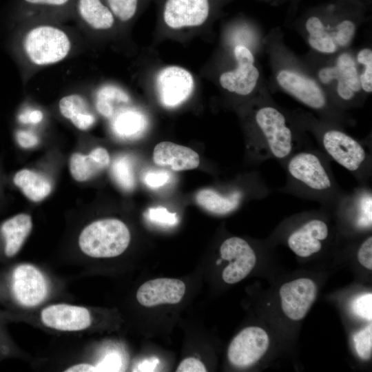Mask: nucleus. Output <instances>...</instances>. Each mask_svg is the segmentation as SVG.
<instances>
[{"instance_id":"f257e3e1","label":"nucleus","mask_w":372,"mask_h":372,"mask_svg":"<svg viewBox=\"0 0 372 372\" xmlns=\"http://www.w3.org/2000/svg\"><path fill=\"white\" fill-rule=\"evenodd\" d=\"M331 161L325 154L312 146L296 152L281 165L287 180L279 191L316 201L333 210L345 191L333 176Z\"/></svg>"},{"instance_id":"f03ea898","label":"nucleus","mask_w":372,"mask_h":372,"mask_svg":"<svg viewBox=\"0 0 372 372\" xmlns=\"http://www.w3.org/2000/svg\"><path fill=\"white\" fill-rule=\"evenodd\" d=\"M256 133L247 149L256 163L277 161L280 165L296 152L308 147L288 125L285 114L271 105L258 108L254 114Z\"/></svg>"},{"instance_id":"7ed1b4c3","label":"nucleus","mask_w":372,"mask_h":372,"mask_svg":"<svg viewBox=\"0 0 372 372\" xmlns=\"http://www.w3.org/2000/svg\"><path fill=\"white\" fill-rule=\"evenodd\" d=\"M54 19H32L22 38V49L30 65L43 68L64 60L73 43L69 33Z\"/></svg>"},{"instance_id":"20e7f679","label":"nucleus","mask_w":372,"mask_h":372,"mask_svg":"<svg viewBox=\"0 0 372 372\" xmlns=\"http://www.w3.org/2000/svg\"><path fill=\"white\" fill-rule=\"evenodd\" d=\"M315 135L321 152L348 170L358 185H371V146L338 129H318Z\"/></svg>"},{"instance_id":"39448f33","label":"nucleus","mask_w":372,"mask_h":372,"mask_svg":"<svg viewBox=\"0 0 372 372\" xmlns=\"http://www.w3.org/2000/svg\"><path fill=\"white\" fill-rule=\"evenodd\" d=\"M130 233L126 225L115 218L98 220L87 225L79 237L83 254L95 258L118 256L127 248Z\"/></svg>"},{"instance_id":"423d86ee","label":"nucleus","mask_w":372,"mask_h":372,"mask_svg":"<svg viewBox=\"0 0 372 372\" xmlns=\"http://www.w3.org/2000/svg\"><path fill=\"white\" fill-rule=\"evenodd\" d=\"M220 254L221 259L229 261L222 273L223 280L228 284H234L245 278L256 262L253 248L240 237L233 236L224 240Z\"/></svg>"},{"instance_id":"0eeeda50","label":"nucleus","mask_w":372,"mask_h":372,"mask_svg":"<svg viewBox=\"0 0 372 372\" xmlns=\"http://www.w3.org/2000/svg\"><path fill=\"white\" fill-rule=\"evenodd\" d=\"M156 87L161 103L166 107H175L185 102L192 93L194 79L187 70L169 66L158 74Z\"/></svg>"},{"instance_id":"6e6552de","label":"nucleus","mask_w":372,"mask_h":372,"mask_svg":"<svg viewBox=\"0 0 372 372\" xmlns=\"http://www.w3.org/2000/svg\"><path fill=\"white\" fill-rule=\"evenodd\" d=\"M269 345V336L264 329L249 327L242 330L231 342L228 358L236 366H248L265 354Z\"/></svg>"},{"instance_id":"1a4fd4ad","label":"nucleus","mask_w":372,"mask_h":372,"mask_svg":"<svg viewBox=\"0 0 372 372\" xmlns=\"http://www.w3.org/2000/svg\"><path fill=\"white\" fill-rule=\"evenodd\" d=\"M234 53L237 68L233 71L223 73L220 76V83L231 92L248 95L255 88L259 72L254 65V56L247 47L238 45L234 48Z\"/></svg>"},{"instance_id":"9d476101","label":"nucleus","mask_w":372,"mask_h":372,"mask_svg":"<svg viewBox=\"0 0 372 372\" xmlns=\"http://www.w3.org/2000/svg\"><path fill=\"white\" fill-rule=\"evenodd\" d=\"M329 234V228L324 219L314 216L304 220L287 237L289 247L297 256L309 257L319 252Z\"/></svg>"},{"instance_id":"9b49d317","label":"nucleus","mask_w":372,"mask_h":372,"mask_svg":"<svg viewBox=\"0 0 372 372\" xmlns=\"http://www.w3.org/2000/svg\"><path fill=\"white\" fill-rule=\"evenodd\" d=\"M279 293L285 314L293 320H300L313 303L317 289L311 279L299 278L283 284Z\"/></svg>"},{"instance_id":"f8f14e48","label":"nucleus","mask_w":372,"mask_h":372,"mask_svg":"<svg viewBox=\"0 0 372 372\" xmlns=\"http://www.w3.org/2000/svg\"><path fill=\"white\" fill-rule=\"evenodd\" d=\"M349 217L355 228L371 229L372 223V190L371 185H358L344 192L333 210Z\"/></svg>"},{"instance_id":"ddd939ff","label":"nucleus","mask_w":372,"mask_h":372,"mask_svg":"<svg viewBox=\"0 0 372 372\" xmlns=\"http://www.w3.org/2000/svg\"><path fill=\"white\" fill-rule=\"evenodd\" d=\"M40 318L45 327L62 331L87 329L92 321L90 312L87 308L64 303L45 307L41 311Z\"/></svg>"},{"instance_id":"4468645a","label":"nucleus","mask_w":372,"mask_h":372,"mask_svg":"<svg viewBox=\"0 0 372 372\" xmlns=\"http://www.w3.org/2000/svg\"><path fill=\"white\" fill-rule=\"evenodd\" d=\"M318 76L323 83L336 79L338 94L344 101H351L355 93L361 90L355 63L351 56L347 53L338 56L336 66L322 68Z\"/></svg>"},{"instance_id":"2eb2a0df","label":"nucleus","mask_w":372,"mask_h":372,"mask_svg":"<svg viewBox=\"0 0 372 372\" xmlns=\"http://www.w3.org/2000/svg\"><path fill=\"white\" fill-rule=\"evenodd\" d=\"M276 79L285 91L307 106L316 110L326 108V96L313 80L286 70L280 71Z\"/></svg>"},{"instance_id":"dca6fc26","label":"nucleus","mask_w":372,"mask_h":372,"mask_svg":"<svg viewBox=\"0 0 372 372\" xmlns=\"http://www.w3.org/2000/svg\"><path fill=\"white\" fill-rule=\"evenodd\" d=\"M209 14L208 0H167L163 17L172 28L198 26Z\"/></svg>"},{"instance_id":"f3484780","label":"nucleus","mask_w":372,"mask_h":372,"mask_svg":"<svg viewBox=\"0 0 372 372\" xmlns=\"http://www.w3.org/2000/svg\"><path fill=\"white\" fill-rule=\"evenodd\" d=\"M185 292V283L178 279L157 278L143 283L137 290L136 299L143 306L177 304Z\"/></svg>"},{"instance_id":"a211bd4d","label":"nucleus","mask_w":372,"mask_h":372,"mask_svg":"<svg viewBox=\"0 0 372 372\" xmlns=\"http://www.w3.org/2000/svg\"><path fill=\"white\" fill-rule=\"evenodd\" d=\"M154 162L174 171H183L196 168L200 163L198 153L189 147L163 141L158 143L153 152Z\"/></svg>"},{"instance_id":"6ab92c4d","label":"nucleus","mask_w":372,"mask_h":372,"mask_svg":"<svg viewBox=\"0 0 372 372\" xmlns=\"http://www.w3.org/2000/svg\"><path fill=\"white\" fill-rule=\"evenodd\" d=\"M32 227L31 216L27 214H17L1 223L0 236L3 241L2 256L4 258H12L19 253Z\"/></svg>"},{"instance_id":"aec40b11","label":"nucleus","mask_w":372,"mask_h":372,"mask_svg":"<svg viewBox=\"0 0 372 372\" xmlns=\"http://www.w3.org/2000/svg\"><path fill=\"white\" fill-rule=\"evenodd\" d=\"M72 15L92 30H108L114 24L115 17L102 0H75Z\"/></svg>"},{"instance_id":"412c9836","label":"nucleus","mask_w":372,"mask_h":372,"mask_svg":"<svg viewBox=\"0 0 372 372\" xmlns=\"http://www.w3.org/2000/svg\"><path fill=\"white\" fill-rule=\"evenodd\" d=\"M110 162L108 152L103 147H96L87 155L73 154L70 158V171L74 179L83 182L102 172Z\"/></svg>"},{"instance_id":"4be33fe9","label":"nucleus","mask_w":372,"mask_h":372,"mask_svg":"<svg viewBox=\"0 0 372 372\" xmlns=\"http://www.w3.org/2000/svg\"><path fill=\"white\" fill-rule=\"evenodd\" d=\"M245 198L244 191L226 196L215 189L206 188L200 190L196 196L198 205L206 211L216 215H227L236 211Z\"/></svg>"},{"instance_id":"5701e85b","label":"nucleus","mask_w":372,"mask_h":372,"mask_svg":"<svg viewBox=\"0 0 372 372\" xmlns=\"http://www.w3.org/2000/svg\"><path fill=\"white\" fill-rule=\"evenodd\" d=\"M75 0H19L21 10L32 19H55L72 15Z\"/></svg>"},{"instance_id":"b1692460","label":"nucleus","mask_w":372,"mask_h":372,"mask_svg":"<svg viewBox=\"0 0 372 372\" xmlns=\"http://www.w3.org/2000/svg\"><path fill=\"white\" fill-rule=\"evenodd\" d=\"M147 120L144 114L129 107L116 113L112 118L111 127L114 134L123 139H134L145 132Z\"/></svg>"},{"instance_id":"393cba45","label":"nucleus","mask_w":372,"mask_h":372,"mask_svg":"<svg viewBox=\"0 0 372 372\" xmlns=\"http://www.w3.org/2000/svg\"><path fill=\"white\" fill-rule=\"evenodd\" d=\"M59 108L62 116L79 130H87L96 121L95 116L89 110L86 100L80 94H71L63 96L59 101Z\"/></svg>"},{"instance_id":"a878e982","label":"nucleus","mask_w":372,"mask_h":372,"mask_svg":"<svg viewBox=\"0 0 372 372\" xmlns=\"http://www.w3.org/2000/svg\"><path fill=\"white\" fill-rule=\"evenodd\" d=\"M130 103L128 94L116 85H103L95 96L96 110L107 118H112L119 111L127 107Z\"/></svg>"},{"instance_id":"bb28decb","label":"nucleus","mask_w":372,"mask_h":372,"mask_svg":"<svg viewBox=\"0 0 372 372\" xmlns=\"http://www.w3.org/2000/svg\"><path fill=\"white\" fill-rule=\"evenodd\" d=\"M14 183L23 194L33 202L45 198L52 191V184L44 176L32 170L23 169L17 172Z\"/></svg>"},{"instance_id":"cd10ccee","label":"nucleus","mask_w":372,"mask_h":372,"mask_svg":"<svg viewBox=\"0 0 372 372\" xmlns=\"http://www.w3.org/2000/svg\"><path fill=\"white\" fill-rule=\"evenodd\" d=\"M111 173L114 181L125 191L135 187V176L132 160L123 155L116 158L112 165Z\"/></svg>"},{"instance_id":"c85d7f7f","label":"nucleus","mask_w":372,"mask_h":372,"mask_svg":"<svg viewBox=\"0 0 372 372\" xmlns=\"http://www.w3.org/2000/svg\"><path fill=\"white\" fill-rule=\"evenodd\" d=\"M115 18L126 22L134 16L138 0H105Z\"/></svg>"},{"instance_id":"c756f323","label":"nucleus","mask_w":372,"mask_h":372,"mask_svg":"<svg viewBox=\"0 0 372 372\" xmlns=\"http://www.w3.org/2000/svg\"><path fill=\"white\" fill-rule=\"evenodd\" d=\"M355 350L363 360L369 359L372 354V325L370 324L355 333L353 336Z\"/></svg>"},{"instance_id":"7c9ffc66","label":"nucleus","mask_w":372,"mask_h":372,"mask_svg":"<svg viewBox=\"0 0 372 372\" xmlns=\"http://www.w3.org/2000/svg\"><path fill=\"white\" fill-rule=\"evenodd\" d=\"M359 63L365 66L364 72L359 76L361 88L366 92L372 91V51L364 48L357 56Z\"/></svg>"},{"instance_id":"2f4dec72","label":"nucleus","mask_w":372,"mask_h":372,"mask_svg":"<svg viewBox=\"0 0 372 372\" xmlns=\"http://www.w3.org/2000/svg\"><path fill=\"white\" fill-rule=\"evenodd\" d=\"M309 43L313 48L323 53H333L337 50L332 33H328L325 29L309 34Z\"/></svg>"},{"instance_id":"473e14b6","label":"nucleus","mask_w":372,"mask_h":372,"mask_svg":"<svg viewBox=\"0 0 372 372\" xmlns=\"http://www.w3.org/2000/svg\"><path fill=\"white\" fill-rule=\"evenodd\" d=\"M147 217L152 223L164 226H174L178 223L176 214L161 206L149 208Z\"/></svg>"},{"instance_id":"72a5a7b5","label":"nucleus","mask_w":372,"mask_h":372,"mask_svg":"<svg viewBox=\"0 0 372 372\" xmlns=\"http://www.w3.org/2000/svg\"><path fill=\"white\" fill-rule=\"evenodd\" d=\"M171 174L166 170H149L143 176V183L149 188L158 189L169 182Z\"/></svg>"},{"instance_id":"f704fd0d","label":"nucleus","mask_w":372,"mask_h":372,"mask_svg":"<svg viewBox=\"0 0 372 372\" xmlns=\"http://www.w3.org/2000/svg\"><path fill=\"white\" fill-rule=\"evenodd\" d=\"M336 29L335 32H332L335 43L342 47L347 45L353 37L355 25L351 21L344 20L337 25Z\"/></svg>"},{"instance_id":"c9c22d12","label":"nucleus","mask_w":372,"mask_h":372,"mask_svg":"<svg viewBox=\"0 0 372 372\" xmlns=\"http://www.w3.org/2000/svg\"><path fill=\"white\" fill-rule=\"evenodd\" d=\"M355 313L367 320L372 319V294L366 293L356 298L352 304Z\"/></svg>"},{"instance_id":"e433bc0d","label":"nucleus","mask_w":372,"mask_h":372,"mask_svg":"<svg viewBox=\"0 0 372 372\" xmlns=\"http://www.w3.org/2000/svg\"><path fill=\"white\" fill-rule=\"evenodd\" d=\"M122 366L121 356L116 351L107 353L95 365L96 371H119Z\"/></svg>"},{"instance_id":"4c0bfd02","label":"nucleus","mask_w":372,"mask_h":372,"mask_svg":"<svg viewBox=\"0 0 372 372\" xmlns=\"http://www.w3.org/2000/svg\"><path fill=\"white\" fill-rule=\"evenodd\" d=\"M359 262L368 269H372V237L368 236L361 244L358 251Z\"/></svg>"},{"instance_id":"58836bf2","label":"nucleus","mask_w":372,"mask_h":372,"mask_svg":"<svg viewBox=\"0 0 372 372\" xmlns=\"http://www.w3.org/2000/svg\"><path fill=\"white\" fill-rule=\"evenodd\" d=\"M206 371L203 363L194 358H185L176 369L177 372H205Z\"/></svg>"},{"instance_id":"ea45409f","label":"nucleus","mask_w":372,"mask_h":372,"mask_svg":"<svg viewBox=\"0 0 372 372\" xmlns=\"http://www.w3.org/2000/svg\"><path fill=\"white\" fill-rule=\"evenodd\" d=\"M19 145L23 148H31L39 143L38 137L32 132L19 130L16 134Z\"/></svg>"},{"instance_id":"a19ab883","label":"nucleus","mask_w":372,"mask_h":372,"mask_svg":"<svg viewBox=\"0 0 372 372\" xmlns=\"http://www.w3.org/2000/svg\"><path fill=\"white\" fill-rule=\"evenodd\" d=\"M42 119L43 113L38 110L24 112L19 116V121L23 123L36 124L41 122Z\"/></svg>"},{"instance_id":"79ce46f5","label":"nucleus","mask_w":372,"mask_h":372,"mask_svg":"<svg viewBox=\"0 0 372 372\" xmlns=\"http://www.w3.org/2000/svg\"><path fill=\"white\" fill-rule=\"evenodd\" d=\"M306 28L309 34L319 32L325 29L321 21L316 17H311L307 19Z\"/></svg>"},{"instance_id":"37998d69","label":"nucleus","mask_w":372,"mask_h":372,"mask_svg":"<svg viewBox=\"0 0 372 372\" xmlns=\"http://www.w3.org/2000/svg\"><path fill=\"white\" fill-rule=\"evenodd\" d=\"M159 360L156 358L147 359L139 363L137 366L138 371H154Z\"/></svg>"},{"instance_id":"c03bdc74","label":"nucleus","mask_w":372,"mask_h":372,"mask_svg":"<svg viewBox=\"0 0 372 372\" xmlns=\"http://www.w3.org/2000/svg\"><path fill=\"white\" fill-rule=\"evenodd\" d=\"M65 372H87L96 371L95 365L88 363H81L72 365L65 370Z\"/></svg>"},{"instance_id":"a18cd8bd","label":"nucleus","mask_w":372,"mask_h":372,"mask_svg":"<svg viewBox=\"0 0 372 372\" xmlns=\"http://www.w3.org/2000/svg\"><path fill=\"white\" fill-rule=\"evenodd\" d=\"M10 352L11 347L0 325V357L8 355Z\"/></svg>"}]
</instances>
